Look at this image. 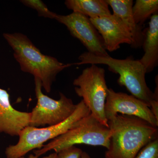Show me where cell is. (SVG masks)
<instances>
[{"label":"cell","mask_w":158,"mask_h":158,"mask_svg":"<svg viewBox=\"0 0 158 158\" xmlns=\"http://www.w3.org/2000/svg\"><path fill=\"white\" fill-rule=\"evenodd\" d=\"M111 138L105 158H135L157 138L158 128L135 116L117 114L108 120Z\"/></svg>","instance_id":"cell-1"},{"label":"cell","mask_w":158,"mask_h":158,"mask_svg":"<svg viewBox=\"0 0 158 158\" xmlns=\"http://www.w3.org/2000/svg\"><path fill=\"white\" fill-rule=\"evenodd\" d=\"M3 37L13 51L15 59L23 72L39 80L46 92L51 91L57 75L70 64H64L55 57L42 54L28 37L21 33H4Z\"/></svg>","instance_id":"cell-2"},{"label":"cell","mask_w":158,"mask_h":158,"mask_svg":"<svg viewBox=\"0 0 158 158\" xmlns=\"http://www.w3.org/2000/svg\"><path fill=\"white\" fill-rule=\"evenodd\" d=\"M80 62L77 65L104 64L107 65L110 71L119 75L117 83L124 86L130 93L136 98L150 105L153 93L146 84L145 75L147 73L144 65L139 60L132 57L119 59L109 56H96L88 52L82 54L78 58Z\"/></svg>","instance_id":"cell-3"},{"label":"cell","mask_w":158,"mask_h":158,"mask_svg":"<svg viewBox=\"0 0 158 158\" xmlns=\"http://www.w3.org/2000/svg\"><path fill=\"white\" fill-rule=\"evenodd\" d=\"M90 114V110L82 100L77 104L74 112L61 123L43 128L27 127L20 133L17 143L6 148L7 158L22 157L33 150L40 149L47 141L64 134Z\"/></svg>","instance_id":"cell-4"},{"label":"cell","mask_w":158,"mask_h":158,"mask_svg":"<svg viewBox=\"0 0 158 158\" xmlns=\"http://www.w3.org/2000/svg\"><path fill=\"white\" fill-rule=\"evenodd\" d=\"M111 138L109 127L105 126L91 114L61 135L51 140L34 152L37 158L51 150L58 153L65 148L84 144L109 148Z\"/></svg>","instance_id":"cell-5"},{"label":"cell","mask_w":158,"mask_h":158,"mask_svg":"<svg viewBox=\"0 0 158 158\" xmlns=\"http://www.w3.org/2000/svg\"><path fill=\"white\" fill-rule=\"evenodd\" d=\"M77 95L82 98L90 114L100 123L109 127L105 115V104L108 88L105 70L95 64L85 68L73 82Z\"/></svg>","instance_id":"cell-6"},{"label":"cell","mask_w":158,"mask_h":158,"mask_svg":"<svg viewBox=\"0 0 158 158\" xmlns=\"http://www.w3.org/2000/svg\"><path fill=\"white\" fill-rule=\"evenodd\" d=\"M37 105L31 112L29 126L33 127L51 126L61 123L74 112L77 104L71 99L60 93V98L55 100L45 95L42 91L39 80L34 79Z\"/></svg>","instance_id":"cell-7"},{"label":"cell","mask_w":158,"mask_h":158,"mask_svg":"<svg viewBox=\"0 0 158 158\" xmlns=\"http://www.w3.org/2000/svg\"><path fill=\"white\" fill-rule=\"evenodd\" d=\"M55 19L64 25L71 35L78 39L85 46L88 52L98 57L110 56L105 49L101 36L89 17L73 12L68 15L57 14Z\"/></svg>","instance_id":"cell-8"},{"label":"cell","mask_w":158,"mask_h":158,"mask_svg":"<svg viewBox=\"0 0 158 158\" xmlns=\"http://www.w3.org/2000/svg\"><path fill=\"white\" fill-rule=\"evenodd\" d=\"M105 111L108 121L120 113L122 115L135 116L153 126H158V119L148 105L133 95L116 92L112 88H108Z\"/></svg>","instance_id":"cell-9"},{"label":"cell","mask_w":158,"mask_h":158,"mask_svg":"<svg viewBox=\"0 0 158 158\" xmlns=\"http://www.w3.org/2000/svg\"><path fill=\"white\" fill-rule=\"evenodd\" d=\"M90 19L101 36L106 50L113 52L120 48L122 44H132L131 34L118 16L112 14Z\"/></svg>","instance_id":"cell-10"},{"label":"cell","mask_w":158,"mask_h":158,"mask_svg":"<svg viewBox=\"0 0 158 158\" xmlns=\"http://www.w3.org/2000/svg\"><path fill=\"white\" fill-rule=\"evenodd\" d=\"M31 112H21L12 106L7 90L0 88V133L19 136L25 128L29 126Z\"/></svg>","instance_id":"cell-11"},{"label":"cell","mask_w":158,"mask_h":158,"mask_svg":"<svg viewBox=\"0 0 158 158\" xmlns=\"http://www.w3.org/2000/svg\"><path fill=\"white\" fill-rule=\"evenodd\" d=\"M111 6L113 14L120 18L131 34L133 43L131 46L133 48L142 47L144 38V31L142 27L136 23L133 17L132 0H106Z\"/></svg>","instance_id":"cell-12"},{"label":"cell","mask_w":158,"mask_h":158,"mask_svg":"<svg viewBox=\"0 0 158 158\" xmlns=\"http://www.w3.org/2000/svg\"><path fill=\"white\" fill-rule=\"evenodd\" d=\"M144 31V38L142 47L144 55L139 60L144 65L146 73L151 72L158 63V14L150 18L148 26Z\"/></svg>","instance_id":"cell-13"},{"label":"cell","mask_w":158,"mask_h":158,"mask_svg":"<svg viewBox=\"0 0 158 158\" xmlns=\"http://www.w3.org/2000/svg\"><path fill=\"white\" fill-rule=\"evenodd\" d=\"M65 4L73 12L83 15L90 19L112 14L106 0H66Z\"/></svg>","instance_id":"cell-14"},{"label":"cell","mask_w":158,"mask_h":158,"mask_svg":"<svg viewBox=\"0 0 158 158\" xmlns=\"http://www.w3.org/2000/svg\"><path fill=\"white\" fill-rule=\"evenodd\" d=\"M132 11L136 23L141 27L146 20L158 13V1L137 0Z\"/></svg>","instance_id":"cell-15"},{"label":"cell","mask_w":158,"mask_h":158,"mask_svg":"<svg viewBox=\"0 0 158 158\" xmlns=\"http://www.w3.org/2000/svg\"><path fill=\"white\" fill-rule=\"evenodd\" d=\"M21 2L24 6L37 11L39 16L55 19L56 13L51 11L46 5L40 0H22Z\"/></svg>","instance_id":"cell-16"},{"label":"cell","mask_w":158,"mask_h":158,"mask_svg":"<svg viewBox=\"0 0 158 158\" xmlns=\"http://www.w3.org/2000/svg\"><path fill=\"white\" fill-rule=\"evenodd\" d=\"M135 158H158V138L145 145Z\"/></svg>","instance_id":"cell-17"},{"label":"cell","mask_w":158,"mask_h":158,"mask_svg":"<svg viewBox=\"0 0 158 158\" xmlns=\"http://www.w3.org/2000/svg\"><path fill=\"white\" fill-rule=\"evenodd\" d=\"M83 152L81 148L71 146L65 148L56 153L57 158H81Z\"/></svg>","instance_id":"cell-18"},{"label":"cell","mask_w":158,"mask_h":158,"mask_svg":"<svg viewBox=\"0 0 158 158\" xmlns=\"http://www.w3.org/2000/svg\"><path fill=\"white\" fill-rule=\"evenodd\" d=\"M150 108L155 116L158 119V81L157 82V87L153 94V98Z\"/></svg>","instance_id":"cell-19"},{"label":"cell","mask_w":158,"mask_h":158,"mask_svg":"<svg viewBox=\"0 0 158 158\" xmlns=\"http://www.w3.org/2000/svg\"><path fill=\"white\" fill-rule=\"evenodd\" d=\"M20 158H38L36 156L33 154H31L27 158H25L24 157H22ZM43 158H57V154L56 152L53 153L49 155L44 157Z\"/></svg>","instance_id":"cell-20"},{"label":"cell","mask_w":158,"mask_h":158,"mask_svg":"<svg viewBox=\"0 0 158 158\" xmlns=\"http://www.w3.org/2000/svg\"><path fill=\"white\" fill-rule=\"evenodd\" d=\"M81 158H91L90 155L88 153L83 152L82 153L81 157Z\"/></svg>","instance_id":"cell-21"}]
</instances>
